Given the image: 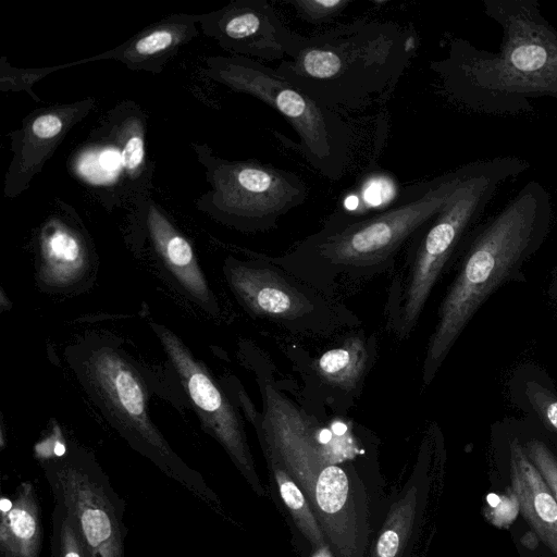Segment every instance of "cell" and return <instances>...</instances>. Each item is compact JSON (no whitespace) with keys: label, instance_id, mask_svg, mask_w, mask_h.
Listing matches in <instances>:
<instances>
[{"label":"cell","instance_id":"cell-1","mask_svg":"<svg viewBox=\"0 0 557 557\" xmlns=\"http://www.w3.org/2000/svg\"><path fill=\"white\" fill-rule=\"evenodd\" d=\"M552 224L547 190L529 182L486 224L469 234L458 272L438 307L428 342L422 381L429 385L474 314L503 285L524 282L523 268L540 250Z\"/></svg>","mask_w":557,"mask_h":557},{"label":"cell","instance_id":"cell-2","mask_svg":"<svg viewBox=\"0 0 557 557\" xmlns=\"http://www.w3.org/2000/svg\"><path fill=\"white\" fill-rule=\"evenodd\" d=\"M474 163L407 186L374 214L323 227L280 257L263 256L322 294L339 277L360 278L388 269L400 248L448 202Z\"/></svg>","mask_w":557,"mask_h":557},{"label":"cell","instance_id":"cell-3","mask_svg":"<svg viewBox=\"0 0 557 557\" xmlns=\"http://www.w3.org/2000/svg\"><path fill=\"white\" fill-rule=\"evenodd\" d=\"M416 47L412 29L391 21L357 20L301 35L294 55L275 71L333 111H360L389 95Z\"/></svg>","mask_w":557,"mask_h":557},{"label":"cell","instance_id":"cell-4","mask_svg":"<svg viewBox=\"0 0 557 557\" xmlns=\"http://www.w3.org/2000/svg\"><path fill=\"white\" fill-rule=\"evenodd\" d=\"M530 1H487V13L504 29L497 54L481 53L462 40L446 58L433 61L442 87L473 108L507 110L528 104L525 97H557V32Z\"/></svg>","mask_w":557,"mask_h":557},{"label":"cell","instance_id":"cell-5","mask_svg":"<svg viewBox=\"0 0 557 557\" xmlns=\"http://www.w3.org/2000/svg\"><path fill=\"white\" fill-rule=\"evenodd\" d=\"M527 166L512 157L475 162L444 208L410 238L404 271L395 277L387 304L389 325L399 338H407L414 329L437 280L497 186Z\"/></svg>","mask_w":557,"mask_h":557},{"label":"cell","instance_id":"cell-6","mask_svg":"<svg viewBox=\"0 0 557 557\" xmlns=\"http://www.w3.org/2000/svg\"><path fill=\"white\" fill-rule=\"evenodd\" d=\"M201 74L278 112L298 135L299 152L314 171L332 182L344 176L354 132L341 113L294 86L275 69L250 58L209 55Z\"/></svg>","mask_w":557,"mask_h":557},{"label":"cell","instance_id":"cell-7","mask_svg":"<svg viewBox=\"0 0 557 557\" xmlns=\"http://www.w3.org/2000/svg\"><path fill=\"white\" fill-rule=\"evenodd\" d=\"M67 362L104 419L128 443L175 476L188 475L152 423L148 393L138 368L113 337L89 334L70 345Z\"/></svg>","mask_w":557,"mask_h":557},{"label":"cell","instance_id":"cell-8","mask_svg":"<svg viewBox=\"0 0 557 557\" xmlns=\"http://www.w3.org/2000/svg\"><path fill=\"white\" fill-rule=\"evenodd\" d=\"M147 133L148 116L137 102L116 103L69 154V174L106 210L131 209L152 188Z\"/></svg>","mask_w":557,"mask_h":557},{"label":"cell","instance_id":"cell-9","mask_svg":"<svg viewBox=\"0 0 557 557\" xmlns=\"http://www.w3.org/2000/svg\"><path fill=\"white\" fill-rule=\"evenodd\" d=\"M191 148L209 185L195 206L225 226L243 233L270 231L308 197L307 185L294 172L256 160H227L206 143Z\"/></svg>","mask_w":557,"mask_h":557},{"label":"cell","instance_id":"cell-10","mask_svg":"<svg viewBox=\"0 0 557 557\" xmlns=\"http://www.w3.org/2000/svg\"><path fill=\"white\" fill-rule=\"evenodd\" d=\"M223 271L233 294L249 313L289 331L327 333L356 321L347 309L263 256L248 260L230 256Z\"/></svg>","mask_w":557,"mask_h":557},{"label":"cell","instance_id":"cell-11","mask_svg":"<svg viewBox=\"0 0 557 557\" xmlns=\"http://www.w3.org/2000/svg\"><path fill=\"white\" fill-rule=\"evenodd\" d=\"M54 494L77 528L87 557H124L121 507L95 463L69 456L45 465Z\"/></svg>","mask_w":557,"mask_h":557},{"label":"cell","instance_id":"cell-12","mask_svg":"<svg viewBox=\"0 0 557 557\" xmlns=\"http://www.w3.org/2000/svg\"><path fill=\"white\" fill-rule=\"evenodd\" d=\"M190 399L201 425L228 453L251 486L262 494L246 441L243 422L234 404L201 361L169 329L152 324Z\"/></svg>","mask_w":557,"mask_h":557},{"label":"cell","instance_id":"cell-13","mask_svg":"<svg viewBox=\"0 0 557 557\" xmlns=\"http://www.w3.org/2000/svg\"><path fill=\"white\" fill-rule=\"evenodd\" d=\"M199 27L232 55L263 61L292 58L301 37L267 0H236L199 14Z\"/></svg>","mask_w":557,"mask_h":557},{"label":"cell","instance_id":"cell-14","mask_svg":"<svg viewBox=\"0 0 557 557\" xmlns=\"http://www.w3.org/2000/svg\"><path fill=\"white\" fill-rule=\"evenodd\" d=\"M95 107L96 99L87 97L74 102L40 107L29 112L22 120L20 128L8 135L12 159L4 176V197L13 199L26 191L66 135Z\"/></svg>","mask_w":557,"mask_h":557},{"label":"cell","instance_id":"cell-15","mask_svg":"<svg viewBox=\"0 0 557 557\" xmlns=\"http://www.w3.org/2000/svg\"><path fill=\"white\" fill-rule=\"evenodd\" d=\"M311 509L335 557H364L369 536L367 494L359 478L337 465L319 474Z\"/></svg>","mask_w":557,"mask_h":557},{"label":"cell","instance_id":"cell-16","mask_svg":"<svg viewBox=\"0 0 557 557\" xmlns=\"http://www.w3.org/2000/svg\"><path fill=\"white\" fill-rule=\"evenodd\" d=\"M132 228L148 237L157 259L176 287L212 315L220 313L215 296L200 269L193 246L165 210L150 196L131 208Z\"/></svg>","mask_w":557,"mask_h":557},{"label":"cell","instance_id":"cell-17","mask_svg":"<svg viewBox=\"0 0 557 557\" xmlns=\"http://www.w3.org/2000/svg\"><path fill=\"white\" fill-rule=\"evenodd\" d=\"M38 228L39 278L52 287L78 282L90 264V243L75 210L62 200Z\"/></svg>","mask_w":557,"mask_h":557},{"label":"cell","instance_id":"cell-18","mask_svg":"<svg viewBox=\"0 0 557 557\" xmlns=\"http://www.w3.org/2000/svg\"><path fill=\"white\" fill-rule=\"evenodd\" d=\"M200 33L199 14H171L145 27L116 48L88 60H115L131 71L157 74Z\"/></svg>","mask_w":557,"mask_h":557},{"label":"cell","instance_id":"cell-19","mask_svg":"<svg viewBox=\"0 0 557 557\" xmlns=\"http://www.w3.org/2000/svg\"><path fill=\"white\" fill-rule=\"evenodd\" d=\"M511 488L522 515L544 544L557 556V502L536 467L527 456L513 419L502 422Z\"/></svg>","mask_w":557,"mask_h":557},{"label":"cell","instance_id":"cell-20","mask_svg":"<svg viewBox=\"0 0 557 557\" xmlns=\"http://www.w3.org/2000/svg\"><path fill=\"white\" fill-rule=\"evenodd\" d=\"M508 394L513 407L557 435V389L542 368L524 363L515 369Z\"/></svg>","mask_w":557,"mask_h":557},{"label":"cell","instance_id":"cell-21","mask_svg":"<svg viewBox=\"0 0 557 557\" xmlns=\"http://www.w3.org/2000/svg\"><path fill=\"white\" fill-rule=\"evenodd\" d=\"M374 343L362 333L345 338L314 361V369L327 384L345 391L358 387L370 370Z\"/></svg>","mask_w":557,"mask_h":557},{"label":"cell","instance_id":"cell-22","mask_svg":"<svg viewBox=\"0 0 557 557\" xmlns=\"http://www.w3.org/2000/svg\"><path fill=\"white\" fill-rule=\"evenodd\" d=\"M29 485L24 484L12 508L2 513L0 540L4 557H37L40 525Z\"/></svg>","mask_w":557,"mask_h":557},{"label":"cell","instance_id":"cell-23","mask_svg":"<svg viewBox=\"0 0 557 557\" xmlns=\"http://www.w3.org/2000/svg\"><path fill=\"white\" fill-rule=\"evenodd\" d=\"M260 442L277 484L280 495L289 510L295 524L314 549V557H332L325 534L305 494L285 470L274 449L263 440H260Z\"/></svg>","mask_w":557,"mask_h":557},{"label":"cell","instance_id":"cell-24","mask_svg":"<svg viewBox=\"0 0 557 557\" xmlns=\"http://www.w3.org/2000/svg\"><path fill=\"white\" fill-rule=\"evenodd\" d=\"M417 506L418 490L412 486L391 508L372 557H401L413 527Z\"/></svg>","mask_w":557,"mask_h":557},{"label":"cell","instance_id":"cell-25","mask_svg":"<svg viewBox=\"0 0 557 557\" xmlns=\"http://www.w3.org/2000/svg\"><path fill=\"white\" fill-rule=\"evenodd\" d=\"M513 424L527 456L544 478L557 502V450L553 441L555 434L527 416L521 420L513 419Z\"/></svg>","mask_w":557,"mask_h":557},{"label":"cell","instance_id":"cell-26","mask_svg":"<svg viewBox=\"0 0 557 557\" xmlns=\"http://www.w3.org/2000/svg\"><path fill=\"white\" fill-rule=\"evenodd\" d=\"M79 61L69 62L57 66L41 69H16L11 65L7 57L0 59V90L2 92L25 91L33 100L40 102V98L33 90L34 85L58 70L79 65Z\"/></svg>","mask_w":557,"mask_h":557},{"label":"cell","instance_id":"cell-27","mask_svg":"<svg viewBox=\"0 0 557 557\" xmlns=\"http://www.w3.org/2000/svg\"><path fill=\"white\" fill-rule=\"evenodd\" d=\"M51 552L52 557H87L73 518L58 499L53 511Z\"/></svg>","mask_w":557,"mask_h":557},{"label":"cell","instance_id":"cell-28","mask_svg":"<svg viewBox=\"0 0 557 557\" xmlns=\"http://www.w3.org/2000/svg\"><path fill=\"white\" fill-rule=\"evenodd\" d=\"M304 21L319 25L343 13L351 0H289L287 1Z\"/></svg>","mask_w":557,"mask_h":557},{"label":"cell","instance_id":"cell-29","mask_svg":"<svg viewBox=\"0 0 557 557\" xmlns=\"http://www.w3.org/2000/svg\"><path fill=\"white\" fill-rule=\"evenodd\" d=\"M548 293H549V296L553 299V301L556 306V309H557V272L555 273V275L550 282Z\"/></svg>","mask_w":557,"mask_h":557},{"label":"cell","instance_id":"cell-30","mask_svg":"<svg viewBox=\"0 0 557 557\" xmlns=\"http://www.w3.org/2000/svg\"><path fill=\"white\" fill-rule=\"evenodd\" d=\"M13 506V503L8 498H2L0 502V508L2 513L8 512Z\"/></svg>","mask_w":557,"mask_h":557}]
</instances>
